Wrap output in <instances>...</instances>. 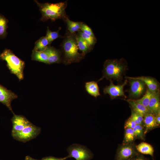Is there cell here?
<instances>
[{
	"label": "cell",
	"instance_id": "cb8c5ba5",
	"mask_svg": "<svg viewBox=\"0 0 160 160\" xmlns=\"http://www.w3.org/2000/svg\"><path fill=\"white\" fill-rule=\"evenodd\" d=\"M153 93V92L148 89L145 95L141 98L137 100H133L135 102L141 104L148 108L149 102Z\"/></svg>",
	"mask_w": 160,
	"mask_h": 160
},
{
	"label": "cell",
	"instance_id": "30bf717a",
	"mask_svg": "<svg viewBox=\"0 0 160 160\" xmlns=\"http://www.w3.org/2000/svg\"><path fill=\"white\" fill-rule=\"evenodd\" d=\"M17 97V95L14 92L0 85V102L5 105L13 114L11 103L12 100Z\"/></svg>",
	"mask_w": 160,
	"mask_h": 160
},
{
	"label": "cell",
	"instance_id": "4fadbf2b",
	"mask_svg": "<svg viewBox=\"0 0 160 160\" xmlns=\"http://www.w3.org/2000/svg\"><path fill=\"white\" fill-rule=\"evenodd\" d=\"M125 78L141 80L147 86L148 89L153 92H156L159 90V84L157 80L153 78L141 76L136 77L126 76Z\"/></svg>",
	"mask_w": 160,
	"mask_h": 160
},
{
	"label": "cell",
	"instance_id": "7c38bea8",
	"mask_svg": "<svg viewBox=\"0 0 160 160\" xmlns=\"http://www.w3.org/2000/svg\"><path fill=\"white\" fill-rule=\"evenodd\" d=\"M143 125L145 135L150 131L160 126L156 122L155 115L151 112L148 113L144 116Z\"/></svg>",
	"mask_w": 160,
	"mask_h": 160
},
{
	"label": "cell",
	"instance_id": "1f68e13d",
	"mask_svg": "<svg viewBox=\"0 0 160 160\" xmlns=\"http://www.w3.org/2000/svg\"><path fill=\"white\" fill-rule=\"evenodd\" d=\"M129 160H148L142 154L139 153Z\"/></svg>",
	"mask_w": 160,
	"mask_h": 160
},
{
	"label": "cell",
	"instance_id": "7a4b0ae2",
	"mask_svg": "<svg viewBox=\"0 0 160 160\" xmlns=\"http://www.w3.org/2000/svg\"><path fill=\"white\" fill-rule=\"evenodd\" d=\"M73 34L67 35L62 44L63 54V61L66 65L79 62L85 56L79 52L76 36Z\"/></svg>",
	"mask_w": 160,
	"mask_h": 160
},
{
	"label": "cell",
	"instance_id": "3957f363",
	"mask_svg": "<svg viewBox=\"0 0 160 160\" xmlns=\"http://www.w3.org/2000/svg\"><path fill=\"white\" fill-rule=\"evenodd\" d=\"M35 2L41 13V20L42 21L44 22L49 19L53 21L59 19H64L67 17L65 11L67 6L66 1L56 3H41L37 1Z\"/></svg>",
	"mask_w": 160,
	"mask_h": 160
},
{
	"label": "cell",
	"instance_id": "d6a6232c",
	"mask_svg": "<svg viewBox=\"0 0 160 160\" xmlns=\"http://www.w3.org/2000/svg\"><path fill=\"white\" fill-rule=\"evenodd\" d=\"M67 158V156L63 158H57L50 156L43 158L41 160H65Z\"/></svg>",
	"mask_w": 160,
	"mask_h": 160
},
{
	"label": "cell",
	"instance_id": "8992f818",
	"mask_svg": "<svg viewBox=\"0 0 160 160\" xmlns=\"http://www.w3.org/2000/svg\"><path fill=\"white\" fill-rule=\"evenodd\" d=\"M40 131V128L31 123L21 131L12 135L15 140L23 142H26L37 136L39 134Z\"/></svg>",
	"mask_w": 160,
	"mask_h": 160
},
{
	"label": "cell",
	"instance_id": "9a60e30c",
	"mask_svg": "<svg viewBox=\"0 0 160 160\" xmlns=\"http://www.w3.org/2000/svg\"><path fill=\"white\" fill-rule=\"evenodd\" d=\"M159 90L153 92L148 105L150 111L155 115L160 110Z\"/></svg>",
	"mask_w": 160,
	"mask_h": 160
},
{
	"label": "cell",
	"instance_id": "6da1fadb",
	"mask_svg": "<svg viewBox=\"0 0 160 160\" xmlns=\"http://www.w3.org/2000/svg\"><path fill=\"white\" fill-rule=\"evenodd\" d=\"M127 68V63L123 58L108 59L104 63L103 76L98 81L105 78L110 80L121 81Z\"/></svg>",
	"mask_w": 160,
	"mask_h": 160
},
{
	"label": "cell",
	"instance_id": "e575fe53",
	"mask_svg": "<svg viewBox=\"0 0 160 160\" xmlns=\"http://www.w3.org/2000/svg\"><path fill=\"white\" fill-rule=\"evenodd\" d=\"M25 160H39L34 159L30 156H26L25 158Z\"/></svg>",
	"mask_w": 160,
	"mask_h": 160
},
{
	"label": "cell",
	"instance_id": "7402d4cb",
	"mask_svg": "<svg viewBox=\"0 0 160 160\" xmlns=\"http://www.w3.org/2000/svg\"><path fill=\"white\" fill-rule=\"evenodd\" d=\"M49 44L46 37L42 36L35 43L33 49L44 51L49 46Z\"/></svg>",
	"mask_w": 160,
	"mask_h": 160
},
{
	"label": "cell",
	"instance_id": "52a82bcc",
	"mask_svg": "<svg viewBox=\"0 0 160 160\" xmlns=\"http://www.w3.org/2000/svg\"><path fill=\"white\" fill-rule=\"evenodd\" d=\"M139 153L134 143L122 144L118 147L115 160H129Z\"/></svg>",
	"mask_w": 160,
	"mask_h": 160
},
{
	"label": "cell",
	"instance_id": "d590c367",
	"mask_svg": "<svg viewBox=\"0 0 160 160\" xmlns=\"http://www.w3.org/2000/svg\"><path fill=\"white\" fill-rule=\"evenodd\" d=\"M153 160H154V159H153Z\"/></svg>",
	"mask_w": 160,
	"mask_h": 160
},
{
	"label": "cell",
	"instance_id": "277c9868",
	"mask_svg": "<svg viewBox=\"0 0 160 160\" xmlns=\"http://www.w3.org/2000/svg\"><path fill=\"white\" fill-rule=\"evenodd\" d=\"M0 59L5 61L10 72L15 75L19 81L23 79L25 63L9 49H5L0 55Z\"/></svg>",
	"mask_w": 160,
	"mask_h": 160
},
{
	"label": "cell",
	"instance_id": "e0dca14e",
	"mask_svg": "<svg viewBox=\"0 0 160 160\" xmlns=\"http://www.w3.org/2000/svg\"><path fill=\"white\" fill-rule=\"evenodd\" d=\"M136 148L139 153L141 154L149 155L153 157L154 152L153 147L150 144L142 142L136 145Z\"/></svg>",
	"mask_w": 160,
	"mask_h": 160
},
{
	"label": "cell",
	"instance_id": "f1b7e54d",
	"mask_svg": "<svg viewBox=\"0 0 160 160\" xmlns=\"http://www.w3.org/2000/svg\"><path fill=\"white\" fill-rule=\"evenodd\" d=\"M136 124H143V116L135 112L131 109V114L130 117Z\"/></svg>",
	"mask_w": 160,
	"mask_h": 160
},
{
	"label": "cell",
	"instance_id": "4dcf8cb0",
	"mask_svg": "<svg viewBox=\"0 0 160 160\" xmlns=\"http://www.w3.org/2000/svg\"><path fill=\"white\" fill-rule=\"evenodd\" d=\"M136 125L133 120L129 117L125 121L124 124V128L125 129L128 128L133 129Z\"/></svg>",
	"mask_w": 160,
	"mask_h": 160
},
{
	"label": "cell",
	"instance_id": "484cf974",
	"mask_svg": "<svg viewBox=\"0 0 160 160\" xmlns=\"http://www.w3.org/2000/svg\"><path fill=\"white\" fill-rule=\"evenodd\" d=\"M7 20L0 14V38H3L7 35Z\"/></svg>",
	"mask_w": 160,
	"mask_h": 160
},
{
	"label": "cell",
	"instance_id": "83f0119b",
	"mask_svg": "<svg viewBox=\"0 0 160 160\" xmlns=\"http://www.w3.org/2000/svg\"><path fill=\"white\" fill-rule=\"evenodd\" d=\"M59 31H51L49 28L47 27L46 37L47 38L49 44L51 43L53 41L58 38L60 37L59 32Z\"/></svg>",
	"mask_w": 160,
	"mask_h": 160
},
{
	"label": "cell",
	"instance_id": "5b68a950",
	"mask_svg": "<svg viewBox=\"0 0 160 160\" xmlns=\"http://www.w3.org/2000/svg\"><path fill=\"white\" fill-rule=\"evenodd\" d=\"M67 151L69 153L68 158L73 157L76 160H90L93 156L92 152L86 147L77 144L71 145Z\"/></svg>",
	"mask_w": 160,
	"mask_h": 160
},
{
	"label": "cell",
	"instance_id": "5bb4252c",
	"mask_svg": "<svg viewBox=\"0 0 160 160\" xmlns=\"http://www.w3.org/2000/svg\"><path fill=\"white\" fill-rule=\"evenodd\" d=\"M48 56V64L60 63L61 62L60 52L53 47L49 46L45 50Z\"/></svg>",
	"mask_w": 160,
	"mask_h": 160
},
{
	"label": "cell",
	"instance_id": "ffe728a7",
	"mask_svg": "<svg viewBox=\"0 0 160 160\" xmlns=\"http://www.w3.org/2000/svg\"><path fill=\"white\" fill-rule=\"evenodd\" d=\"M32 60L48 63V56L46 52L33 49L31 55Z\"/></svg>",
	"mask_w": 160,
	"mask_h": 160
},
{
	"label": "cell",
	"instance_id": "4316f807",
	"mask_svg": "<svg viewBox=\"0 0 160 160\" xmlns=\"http://www.w3.org/2000/svg\"><path fill=\"white\" fill-rule=\"evenodd\" d=\"M78 35L92 47L95 44L97 40L95 37H92L85 34L81 31H79Z\"/></svg>",
	"mask_w": 160,
	"mask_h": 160
},
{
	"label": "cell",
	"instance_id": "ba28073f",
	"mask_svg": "<svg viewBox=\"0 0 160 160\" xmlns=\"http://www.w3.org/2000/svg\"><path fill=\"white\" fill-rule=\"evenodd\" d=\"M127 80H125L122 84L115 85L112 80H110L109 85L106 86L103 89V92L105 94H108L111 99L118 97L122 96L126 97L124 91V88L127 83Z\"/></svg>",
	"mask_w": 160,
	"mask_h": 160
},
{
	"label": "cell",
	"instance_id": "9c48e42d",
	"mask_svg": "<svg viewBox=\"0 0 160 160\" xmlns=\"http://www.w3.org/2000/svg\"><path fill=\"white\" fill-rule=\"evenodd\" d=\"M129 79L130 87L129 95L131 97L137 98L140 97L144 93L145 84L141 80L132 79Z\"/></svg>",
	"mask_w": 160,
	"mask_h": 160
},
{
	"label": "cell",
	"instance_id": "ac0fdd59",
	"mask_svg": "<svg viewBox=\"0 0 160 160\" xmlns=\"http://www.w3.org/2000/svg\"><path fill=\"white\" fill-rule=\"evenodd\" d=\"M85 88L87 92L92 96L96 98L100 95L97 83L95 81H92L86 82Z\"/></svg>",
	"mask_w": 160,
	"mask_h": 160
},
{
	"label": "cell",
	"instance_id": "8fae6325",
	"mask_svg": "<svg viewBox=\"0 0 160 160\" xmlns=\"http://www.w3.org/2000/svg\"><path fill=\"white\" fill-rule=\"evenodd\" d=\"M13 115L11 119L12 124V134L21 131L31 123L23 116Z\"/></svg>",
	"mask_w": 160,
	"mask_h": 160
},
{
	"label": "cell",
	"instance_id": "d4e9b609",
	"mask_svg": "<svg viewBox=\"0 0 160 160\" xmlns=\"http://www.w3.org/2000/svg\"><path fill=\"white\" fill-rule=\"evenodd\" d=\"M132 129L136 139L145 140L144 128L143 124H137Z\"/></svg>",
	"mask_w": 160,
	"mask_h": 160
},
{
	"label": "cell",
	"instance_id": "44dd1931",
	"mask_svg": "<svg viewBox=\"0 0 160 160\" xmlns=\"http://www.w3.org/2000/svg\"><path fill=\"white\" fill-rule=\"evenodd\" d=\"M64 20L66 23L68 30L70 33L73 34L80 30L81 25L83 23L82 22L71 21L67 17Z\"/></svg>",
	"mask_w": 160,
	"mask_h": 160
},
{
	"label": "cell",
	"instance_id": "2e32d148",
	"mask_svg": "<svg viewBox=\"0 0 160 160\" xmlns=\"http://www.w3.org/2000/svg\"><path fill=\"white\" fill-rule=\"evenodd\" d=\"M126 100L129 103L132 110L143 117L146 114L151 112L148 108L135 102L133 99H127Z\"/></svg>",
	"mask_w": 160,
	"mask_h": 160
},
{
	"label": "cell",
	"instance_id": "d6986e66",
	"mask_svg": "<svg viewBox=\"0 0 160 160\" xmlns=\"http://www.w3.org/2000/svg\"><path fill=\"white\" fill-rule=\"evenodd\" d=\"M76 39L79 49L82 52L84 55L89 52L92 49V47L78 34L76 36Z\"/></svg>",
	"mask_w": 160,
	"mask_h": 160
},
{
	"label": "cell",
	"instance_id": "836d02e7",
	"mask_svg": "<svg viewBox=\"0 0 160 160\" xmlns=\"http://www.w3.org/2000/svg\"><path fill=\"white\" fill-rule=\"evenodd\" d=\"M155 119L157 124L159 126L160 125V110L155 115Z\"/></svg>",
	"mask_w": 160,
	"mask_h": 160
},
{
	"label": "cell",
	"instance_id": "f546056e",
	"mask_svg": "<svg viewBox=\"0 0 160 160\" xmlns=\"http://www.w3.org/2000/svg\"><path fill=\"white\" fill-rule=\"evenodd\" d=\"M80 31L84 33L93 37H95L91 28L87 25L82 23L81 25Z\"/></svg>",
	"mask_w": 160,
	"mask_h": 160
},
{
	"label": "cell",
	"instance_id": "603a6c76",
	"mask_svg": "<svg viewBox=\"0 0 160 160\" xmlns=\"http://www.w3.org/2000/svg\"><path fill=\"white\" fill-rule=\"evenodd\" d=\"M136 139L132 129H125L122 144L133 143Z\"/></svg>",
	"mask_w": 160,
	"mask_h": 160
}]
</instances>
